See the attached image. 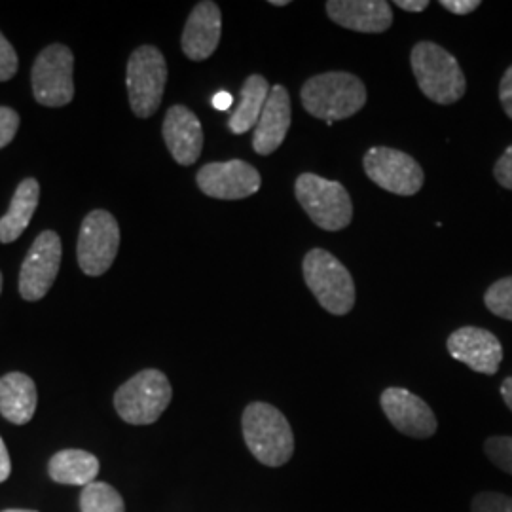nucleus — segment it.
<instances>
[{
  "instance_id": "3",
  "label": "nucleus",
  "mask_w": 512,
  "mask_h": 512,
  "mask_svg": "<svg viewBox=\"0 0 512 512\" xmlns=\"http://www.w3.org/2000/svg\"><path fill=\"white\" fill-rule=\"evenodd\" d=\"M410 65L421 93L433 103L452 105L465 95L467 82L458 59L439 44L429 40L418 42L412 48Z\"/></svg>"
},
{
  "instance_id": "29",
  "label": "nucleus",
  "mask_w": 512,
  "mask_h": 512,
  "mask_svg": "<svg viewBox=\"0 0 512 512\" xmlns=\"http://www.w3.org/2000/svg\"><path fill=\"white\" fill-rule=\"evenodd\" d=\"M495 179L503 188L512 190V145L505 150V154L497 160L494 167Z\"/></svg>"
},
{
  "instance_id": "26",
  "label": "nucleus",
  "mask_w": 512,
  "mask_h": 512,
  "mask_svg": "<svg viewBox=\"0 0 512 512\" xmlns=\"http://www.w3.org/2000/svg\"><path fill=\"white\" fill-rule=\"evenodd\" d=\"M471 512H512V497L495 492H482L475 495Z\"/></svg>"
},
{
  "instance_id": "36",
  "label": "nucleus",
  "mask_w": 512,
  "mask_h": 512,
  "mask_svg": "<svg viewBox=\"0 0 512 512\" xmlns=\"http://www.w3.org/2000/svg\"><path fill=\"white\" fill-rule=\"evenodd\" d=\"M270 4H274V6H287V4H289V0H272Z\"/></svg>"
},
{
  "instance_id": "21",
  "label": "nucleus",
  "mask_w": 512,
  "mask_h": 512,
  "mask_svg": "<svg viewBox=\"0 0 512 512\" xmlns=\"http://www.w3.org/2000/svg\"><path fill=\"white\" fill-rule=\"evenodd\" d=\"M270 92H272V86L260 74H251L245 80L241 93H239L238 109L232 114V118L228 122V128L232 133L243 135L249 129L256 128Z\"/></svg>"
},
{
  "instance_id": "13",
  "label": "nucleus",
  "mask_w": 512,
  "mask_h": 512,
  "mask_svg": "<svg viewBox=\"0 0 512 512\" xmlns=\"http://www.w3.org/2000/svg\"><path fill=\"white\" fill-rule=\"evenodd\" d=\"M382 410L391 425L412 439H431L439 421L431 406L404 387H387L380 397Z\"/></svg>"
},
{
  "instance_id": "37",
  "label": "nucleus",
  "mask_w": 512,
  "mask_h": 512,
  "mask_svg": "<svg viewBox=\"0 0 512 512\" xmlns=\"http://www.w3.org/2000/svg\"><path fill=\"white\" fill-rule=\"evenodd\" d=\"M4 512H35V511H23V509H10V511H4Z\"/></svg>"
},
{
  "instance_id": "34",
  "label": "nucleus",
  "mask_w": 512,
  "mask_h": 512,
  "mask_svg": "<svg viewBox=\"0 0 512 512\" xmlns=\"http://www.w3.org/2000/svg\"><path fill=\"white\" fill-rule=\"evenodd\" d=\"M234 105V97L228 92L215 93L213 97V107L219 110H228Z\"/></svg>"
},
{
  "instance_id": "35",
  "label": "nucleus",
  "mask_w": 512,
  "mask_h": 512,
  "mask_svg": "<svg viewBox=\"0 0 512 512\" xmlns=\"http://www.w3.org/2000/svg\"><path fill=\"white\" fill-rule=\"evenodd\" d=\"M501 397H503V401L511 408L512 412V378H507L503 385H501Z\"/></svg>"
},
{
  "instance_id": "38",
  "label": "nucleus",
  "mask_w": 512,
  "mask_h": 512,
  "mask_svg": "<svg viewBox=\"0 0 512 512\" xmlns=\"http://www.w3.org/2000/svg\"><path fill=\"white\" fill-rule=\"evenodd\" d=\"M0 293H2V274H0Z\"/></svg>"
},
{
  "instance_id": "16",
  "label": "nucleus",
  "mask_w": 512,
  "mask_h": 512,
  "mask_svg": "<svg viewBox=\"0 0 512 512\" xmlns=\"http://www.w3.org/2000/svg\"><path fill=\"white\" fill-rule=\"evenodd\" d=\"M162 133L177 164H196L203 150V129L192 110L184 105H173L165 114Z\"/></svg>"
},
{
  "instance_id": "24",
  "label": "nucleus",
  "mask_w": 512,
  "mask_h": 512,
  "mask_svg": "<svg viewBox=\"0 0 512 512\" xmlns=\"http://www.w3.org/2000/svg\"><path fill=\"white\" fill-rule=\"evenodd\" d=\"M484 304L497 317L512 321V275L495 281L484 294Z\"/></svg>"
},
{
  "instance_id": "9",
  "label": "nucleus",
  "mask_w": 512,
  "mask_h": 512,
  "mask_svg": "<svg viewBox=\"0 0 512 512\" xmlns=\"http://www.w3.org/2000/svg\"><path fill=\"white\" fill-rule=\"evenodd\" d=\"M120 249V226L105 209H95L82 220L78 236V264L86 275L109 272Z\"/></svg>"
},
{
  "instance_id": "14",
  "label": "nucleus",
  "mask_w": 512,
  "mask_h": 512,
  "mask_svg": "<svg viewBox=\"0 0 512 512\" xmlns=\"http://www.w3.org/2000/svg\"><path fill=\"white\" fill-rule=\"evenodd\" d=\"M446 348L450 355L471 370L494 376L503 361V346L494 332L478 327H463L450 334Z\"/></svg>"
},
{
  "instance_id": "8",
  "label": "nucleus",
  "mask_w": 512,
  "mask_h": 512,
  "mask_svg": "<svg viewBox=\"0 0 512 512\" xmlns=\"http://www.w3.org/2000/svg\"><path fill=\"white\" fill-rule=\"evenodd\" d=\"M74 55L65 44H52L33 65V93L44 107H65L74 97Z\"/></svg>"
},
{
  "instance_id": "15",
  "label": "nucleus",
  "mask_w": 512,
  "mask_h": 512,
  "mask_svg": "<svg viewBox=\"0 0 512 512\" xmlns=\"http://www.w3.org/2000/svg\"><path fill=\"white\" fill-rule=\"evenodd\" d=\"M220 35L222 14L219 6L211 0L198 2L184 25L181 38L184 55L192 61H205L219 48Z\"/></svg>"
},
{
  "instance_id": "5",
  "label": "nucleus",
  "mask_w": 512,
  "mask_h": 512,
  "mask_svg": "<svg viewBox=\"0 0 512 512\" xmlns=\"http://www.w3.org/2000/svg\"><path fill=\"white\" fill-rule=\"evenodd\" d=\"M294 194L313 224L321 230H344L353 219L348 190L338 181L323 179L315 173H302L294 183Z\"/></svg>"
},
{
  "instance_id": "19",
  "label": "nucleus",
  "mask_w": 512,
  "mask_h": 512,
  "mask_svg": "<svg viewBox=\"0 0 512 512\" xmlns=\"http://www.w3.org/2000/svg\"><path fill=\"white\" fill-rule=\"evenodd\" d=\"M37 385L21 372H10L0 378V414L14 423L25 425L37 412Z\"/></svg>"
},
{
  "instance_id": "22",
  "label": "nucleus",
  "mask_w": 512,
  "mask_h": 512,
  "mask_svg": "<svg viewBox=\"0 0 512 512\" xmlns=\"http://www.w3.org/2000/svg\"><path fill=\"white\" fill-rule=\"evenodd\" d=\"M48 473L57 484L86 488L99 475V459L84 450H63L50 459Z\"/></svg>"
},
{
  "instance_id": "7",
  "label": "nucleus",
  "mask_w": 512,
  "mask_h": 512,
  "mask_svg": "<svg viewBox=\"0 0 512 512\" xmlns=\"http://www.w3.org/2000/svg\"><path fill=\"white\" fill-rule=\"evenodd\" d=\"M167 82L165 57L154 46L137 48L128 61L129 105L135 116L150 118L160 109Z\"/></svg>"
},
{
  "instance_id": "31",
  "label": "nucleus",
  "mask_w": 512,
  "mask_h": 512,
  "mask_svg": "<svg viewBox=\"0 0 512 512\" xmlns=\"http://www.w3.org/2000/svg\"><path fill=\"white\" fill-rule=\"evenodd\" d=\"M440 6L452 14L467 16V14L475 12L476 8L480 6V2L478 0H440Z\"/></svg>"
},
{
  "instance_id": "12",
  "label": "nucleus",
  "mask_w": 512,
  "mask_h": 512,
  "mask_svg": "<svg viewBox=\"0 0 512 512\" xmlns=\"http://www.w3.org/2000/svg\"><path fill=\"white\" fill-rule=\"evenodd\" d=\"M196 181L203 194L215 200H245L262 186L256 167L243 160L203 165Z\"/></svg>"
},
{
  "instance_id": "27",
  "label": "nucleus",
  "mask_w": 512,
  "mask_h": 512,
  "mask_svg": "<svg viewBox=\"0 0 512 512\" xmlns=\"http://www.w3.org/2000/svg\"><path fill=\"white\" fill-rule=\"evenodd\" d=\"M18 67V54L14 46L0 33V82L14 78V74L18 73Z\"/></svg>"
},
{
  "instance_id": "6",
  "label": "nucleus",
  "mask_w": 512,
  "mask_h": 512,
  "mask_svg": "<svg viewBox=\"0 0 512 512\" xmlns=\"http://www.w3.org/2000/svg\"><path fill=\"white\" fill-rule=\"evenodd\" d=\"M173 389L164 372L156 368L141 370L122 385L114 395V408L118 416L131 425H150L171 403Z\"/></svg>"
},
{
  "instance_id": "18",
  "label": "nucleus",
  "mask_w": 512,
  "mask_h": 512,
  "mask_svg": "<svg viewBox=\"0 0 512 512\" xmlns=\"http://www.w3.org/2000/svg\"><path fill=\"white\" fill-rule=\"evenodd\" d=\"M327 14L355 33H384L393 23L391 4L385 0H329Z\"/></svg>"
},
{
  "instance_id": "2",
  "label": "nucleus",
  "mask_w": 512,
  "mask_h": 512,
  "mask_svg": "<svg viewBox=\"0 0 512 512\" xmlns=\"http://www.w3.org/2000/svg\"><path fill=\"white\" fill-rule=\"evenodd\" d=\"M243 439L256 461L266 467H281L294 454L291 423L281 410L268 403H251L241 418Z\"/></svg>"
},
{
  "instance_id": "10",
  "label": "nucleus",
  "mask_w": 512,
  "mask_h": 512,
  "mask_svg": "<svg viewBox=\"0 0 512 512\" xmlns=\"http://www.w3.org/2000/svg\"><path fill=\"white\" fill-rule=\"evenodd\" d=\"M363 165L372 183L397 196L418 194L425 181L421 165L397 148H370L365 154Z\"/></svg>"
},
{
  "instance_id": "4",
  "label": "nucleus",
  "mask_w": 512,
  "mask_h": 512,
  "mask_svg": "<svg viewBox=\"0 0 512 512\" xmlns=\"http://www.w3.org/2000/svg\"><path fill=\"white\" fill-rule=\"evenodd\" d=\"M302 272L319 306L332 315H346L355 306V283L348 268L325 249L304 256Z\"/></svg>"
},
{
  "instance_id": "1",
  "label": "nucleus",
  "mask_w": 512,
  "mask_h": 512,
  "mask_svg": "<svg viewBox=\"0 0 512 512\" xmlns=\"http://www.w3.org/2000/svg\"><path fill=\"white\" fill-rule=\"evenodd\" d=\"M300 99L308 114L332 126L365 107L366 86L359 76L351 73L317 74L302 86Z\"/></svg>"
},
{
  "instance_id": "20",
  "label": "nucleus",
  "mask_w": 512,
  "mask_h": 512,
  "mask_svg": "<svg viewBox=\"0 0 512 512\" xmlns=\"http://www.w3.org/2000/svg\"><path fill=\"white\" fill-rule=\"evenodd\" d=\"M40 184L37 179H23L12 198L8 213L0 219V243H12L27 230L37 211Z\"/></svg>"
},
{
  "instance_id": "33",
  "label": "nucleus",
  "mask_w": 512,
  "mask_h": 512,
  "mask_svg": "<svg viewBox=\"0 0 512 512\" xmlns=\"http://www.w3.org/2000/svg\"><path fill=\"white\" fill-rule=\"evenodd\" d=\"M395 4L406 12H423L429 6V0H397Z\"/></svg>"
},
{
  "instance_id": "11",
  "label": "nucleus",
  "mask_w": 512,
  "mask_h": 512,
  "mask_svg": "<svg viewBox=\"0 0 512 512\" xmlns=\"http://www.w3.org/2000/svg\"><path fill=\"white\" fill-rule=\"evenodd\" d=\"M61 255V239L54 230H46L35 239L19 272V294L27 302H37L52 289L59 274Z\"/></svg>"
},
{
  "instance_id": "17",
  "label": "nucleus",
  "mask_w": 512,
  "mask_h": 512,
  "mask_svg": "<svg viewBox=\"0 0 512 512\" xmlns=\"http://www.w3.org/2000/svg\"><path fill=\"white\" fill-rule=\"evenodd\" d=\"M293 122L291 97L285 86L275 84L253 133V148L260 156H270L283 145Z\"/></svg>"
},
{
  "instance_id": "25",
  "label": "nucleus",
  "mask_w": 512,
  "mask_h": 512,
  "mask_svg": "<svg viewBox=\"0 0 512 512\" xmlns=\"http://www.w3.org/2000/svg\"><path fill=\"white\" fill-rule=\"evenodd\" d=\"M484 452L497 469L512 475V437H490L484 442Z\"/></svg>"
},
{
  "instance_id": "23",
  "label": "nucleus",
  "mask_w": 512,
  "mask_h": 512,
  "mask_svg": "<svg viewBox=\"0 0 512 512\" xmlns=\"http://www.w3.org/2000/svg\"><path fill=\"white\" fill-rule=\"evenodd\" d=\"M82 512H126L124 499L110 484L92 482L80 495Z\"/></svg>"
},
{
  "instance_id": "32",
  "label": "nucleus",
  "mask_w": 512,
  "mask_h": 512,
  "mask_svg": "<svg viewBox=\"0 0 512 512\" xmlns=\"http://www.w3.org/2000/svg\"><path fill=\"white\" fill-rule=\"evenodd\" d=\"M10 471H12L10 454H8V450H6V444H4V440L0 439V484H2L4 480H8Z\"/></svg>"
},
{
  "instance_id": "28",
  "label": "nucleus",
  "mask_w": 512,
  "mask_h": 512,
  "mask_svg": "<svg viewBox=\"0 0 512 512\" xmlns=\"http://www.w3.org/2000/svg\"><path fill=\"white\" fill-rule=\"evenodd\" d=\"M19 129V114L10 107H0V148L8 147Z\"/></svg>"
},
{
  "instance_id": "30",
  "label": "nucleus",
  "mask_w": 512,
  "mask_h": 512,
  "mask_svg": "<svg viewBox=\"0 0 512 512\" xmlns=\"http://www.w3.org/2000/svg\"><path fill=\"white\" fill-rule=\"evenodd\" d=\"M499 101L503 105L505 114L512 120V65L507 69V73L503 74V78H501Z\"/></svg>"
}]
</instances>
